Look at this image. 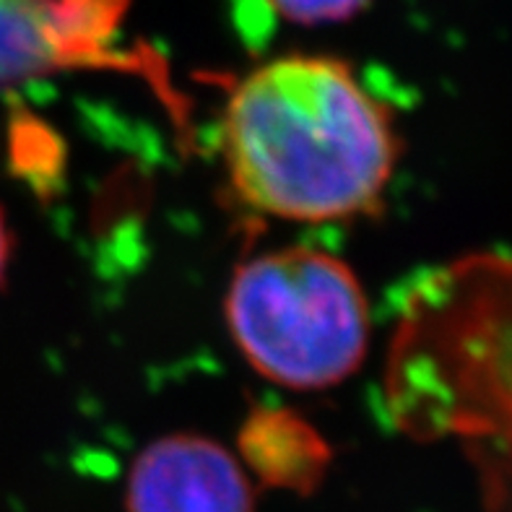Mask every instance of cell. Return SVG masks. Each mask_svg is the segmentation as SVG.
I'll use <instances>...</instances> for the list:
<instances>
[{
    "label": "cell",
    "mask_w": 512,
    "mask_h": 512,
    "mask_svg": "<svg viewBox=\"0 0 512 512\" xmlns=\"http://www.w3.org/2000/svg\"><path fill=\"white\" fill-rule=\"evenodd\" d=\"M102 37L78 0H0V84L52 60L89 58Z\"/></svg>",
    "instance_id": "4"
},
{
    "label": "cell",
    "mask_w": 512,
    "mask_h": 512,
    "mask_svg": "<svg viewBox=\"0 0 512 512\" xmlns=\"http://www.w3.org/2000/svg\"><path fill=\"white\" fill-rule=\"evenodd\" d=\"M221 146L234 193L286 221L362 216L398 162L393 115L331 55H284L229 94Z\"/></svg>",
    "instance_id": "1"
},
{
    "label": "cell",
    "mask_w": 512,
    "mask_h": 512,
    "mask_svg": "<svg viewBox=\"0 0 512 512\" xmlns=\"http://www.w3.org/2000/svg\"><path fill=\"white\" fill-rule=\"evenodd\" d=\"M128 512H255L253 476L221 442L167 435L130 463Z\"/></svg>",
    "instance_id": "3"
},
{
    "label": "cell",
    "mask_w": 512,
    "mask_h": 512,
    "mask_svg": "<svg viewBox=\"0 0 512 512\" xmlns=\"http://www.w3.org/2000/svg\"><path fill=\"white\" fill-rule=\"evenodd\" d=\"M320 432L289 409H258L240 432V461L247 474L284 492H315L331 466Z\"/></svg>",
    "instance_id": "5"
},
{
    "label": "cell",
    "mask_w": 512,
    "mask_h": 512,
    "mask_svg": "<svg viewBox=\"0 0 512 512\" xmlns=\"http://www.w3.org/2000/svg\"><path fill=\"white\" fill-rule=\"evenodd\" d=\"M281 19L302 26L341 24L370 6V0H268Z\"/></svg>",
    "instance_id": "6"
},
{
    "label": "cell",
    "mask_w": 512,
    "mask_h": 512,
    "mask_svg": "<svg viewBox=\"0 0 512 512\" xmlns=\"http://www.w3.org/2000/svg\"><path fill=\"white\" fill-rule=\"evenodd\" d=\"M227 323L250 367L289 390L344 383L370 346V302L357 273L318 247L242 263L229 284Z\"/></svg>",
    "instance_id": "2"
},
{
    "label": "cell",
    "mask_w": 512,
    "mask_h": 512,
    "mask_svg": "<svg viewBox=\"0 0 512 512\" xmlns=\"http://www.w3.org/2000/svg\"><path fill=\"white\" fill-rule=\"evenodd\" d=\"M8 258H11V232H8L6 216L0 211V281L8 268Z\"/></svg>",
    "instance_id": "7"
}]
</instances>
